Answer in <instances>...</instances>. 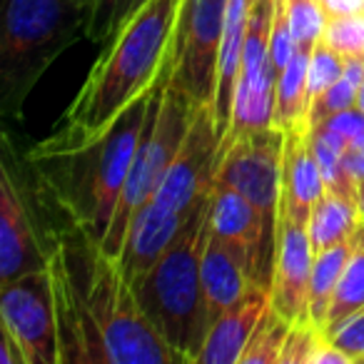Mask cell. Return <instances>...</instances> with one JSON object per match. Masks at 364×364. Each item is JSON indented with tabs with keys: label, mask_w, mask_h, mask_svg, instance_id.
<instances>
[{
	"label": "cell",
	"mask_w": 364,
	"mask_h": 364,
	"mask_svg": "<svg viewBox=\"0 0 364 364\" xmlns=\"http://www.w3.org/2000/svg\"><path fill=\"white\" fill-rule=\"evenodd\" d=\"M182 0H147L110 38L85 82L38 150H63L92 142L160 82L175 46Z\"/></svg>",
	"instance_id": "cell-1"
},
{
	"label": "cell",
	"mask_w": 364,
	"mask_h": 364,
	"mask_svg": "<svg viewBox=\"0 0 364 364\" xmlns=\"http://www.w3.org/2000/svg\"><path fill=\"white\" fill-rule=\"evenodd\" d=\"M152 90L132 102L97 140L63 150L33 147L28 152V162L50 188L60 213L95 245H102L115 218L147 120Z\"/></svg>",
	"instance_id": "cell-2"
},
{
	"label": "cell",
	"mask_w": 364,
	"mask_h": 364,
	"mask_svg": "<svg viewBox=\"0 0 364 364\" xmlns=\"http://www.w3.org/2000/svg\"><path fill=\"white\" fill-rule=\"evenodd\" d=\"M208 213L210 198L195 210L180 237L135 287L142 312L180 362H198L210 332V309L200 272L210 232Z\"/></svg>",
	"instance_id": "cell-3"
},
{
	"label": "cell",
	"mask_w": 364,
	"mask_h": 364,
	"mask_svg": "<svg viewBox=\"0 0 364 364\" xmlns=\"http://www.w3.org/2000/svg\"><path fill=\"white\" fill-rule=\"evenodd\" d=\"M92 0H6L0 33V112L21 117L46 70L87 28Z\"/></svg>",
	"instance_id": "cell-4"
},
{
	"label": "cell",
	"mask_w": 364,
	"mask_h": 364,
	"mask_svg": "<svg viewBox=\"0 0 364 364\" xmlns=\"http://www.w3.org/2000/svg\"><path fill=\"white\" fill-rule=\"evenodd\" d=\"M85 307L100 362L107 364H175L177 354L142 312L137 294L120 274L115 259L100 247L90 255Z\"/></svg>",
	"instance_id": "cell-5"
},
{
	"label": "cell",
	"mask_w": 364,
	"mask_h": 364,
	"mask_svg": "<svg viewBox=\"0 0 364 364\" xmlns=\"http://www.w3.org/2000/svg\"><path fill=\"white\" fill-rule=\"evenodd\" d=\"M195 110H198V105L185 92L170 85V63H167L160 82L152 90L147 120L142 127L140 142H137L130 175H127L125 188H122L120 203H117L115 218H112L110 230L100 245L102 252L115 262L122 252V242H125L132 215L157 193L167 167L172 165L177 150L188 137Z\"/></svg>",
	"instance_id": "cell-6"
},
{
	"label": "cell",
	"mask_w": 364,
	"mask_h": 364,
	"mask_svg": "<svg viewBox=\"0 0 364 364\" xmlns=\"http://www.w3.org/2000/svg\"><path fill=\"white\" fill-rule=\"evenodd\" d=\"M228 6L230 0H182L170 58V85L198 107L215 105Z\"/></svg>",
	"instance_id": "cell-7"
},
{
	"label": "cell",
	"mask_w": 364,
	"mask_h": 364,
	"mask_svg": "<svg viewBox=\"0 0 364 364\" xmlns=\"http://www.w3.org/2000/svg\"><path fill=\"white\" fill-rule=\"evenodd\" d=\"M282 155L284 132L277 127H262L242 135L218 165L215 182L230 185L252 203L262 218L269 252H277L279 195H282Z\"/></svg>",
	"instance_id": "cell-8"
},
{
	"label": "cell",
	"mask_w": 364,
	"mask_h": 364,
	"mask_svg": "<svg viewBox=\"0 0 364 364\" xmlns=\"http://www.w3.org/2000/svg\"><path fill=\"white\" fill-rule=\"evenodd\" d=\"M0 329L18 342L26 364L60 362V329L50 269L28 272L0 284Z\"/></svg>",
	"instance_id": "cell-9"
},
{
	"label": "cell",
	"mask_w": 364,
	"mask_h": 364,
	"mask_svg": "<svg viewBox=\"0 0 364 364\" xmlns=\"http://www.w3.org/2000/svg\"><path fill=\"white\" fill-rule=\"evenodd\" d=\"M218 150L220 132L215 110L213 105H200L195 110L188 137L150 200L175 213L193 215L213 193L215 175H218Z\"/></svg>",
	"instance_id": "cell-10"
},
{
	"label": "cell",
	"mask_w": 364,
	"mask_h": 364,
	"mask_svg": "<svg viewBox=\"0 0 364 364\" xmlns=\"http://www.w3.org/2000/svg\"><path fill=\"white\" fill-rule=\"evenodd\" d=\"M208 223L210 230L235 250L250 279L259 287L272 289L274 255L267 247L262 218L252 208V203L230 185L215 182L210 195Z\"/></svg>",
	"instance_id": "cell-11"
},
{
	"label": "cell",
	"mask_w": 364,
	"mask_h": 364,
	"mask_svg": "<svg viewBox=\"0 0 364 364\" xmlns=\"http://www.w3.org/2000/svg\"><path fill=\"white\" fill-rule=\"evenodd\" d=\"M312 242L309 225L294 223L279 213L277 223V252L272 272V309L289 322L307 319L309 279H312Z\"/></svg>",
	"instance_id": "cell-12"
},
{
	"label": "cell",
	"mask_w": 364,
	"mask_h": 364,
	"mask_svg": "<svg viewBox=\"0 0 364 364\" xmlns=\"http://www.w3.org/2000/svg\"><path fill=\"white\" fill-rule=\"evenodd\" d=\"M48 267L50 255L41 250L31 213L23 203L21 188L13 180L11 162L6 157L0 170V284Z\"/></svg>",
	"instance_id": "cell-13"
},
{
	"label": "cell",
	"mask_w": 364,
	"mask_h": 364,
	"mask_svg": "<svg viewBox=\"0 0 364 364\" xmlns=\"http://www.w3.org/2000/svg\"><path fill=\"white\" fill-rule=\"evenodd\" d=\"M190 218L193 215L175 213L155 200H147L145 205L135 210L125 242H122V252L117 257L120 274L132 289L145 279V274L155 267L157 259L180 237Z\"/></svg>",
	"instance_id": "cell-14"
},
{
	"label": "cell",
	"mask_w": 364,
	"mask_h": 364,
	"mask_svg": "<svg viewBox=\"0 0 364 364\" xmlns=\"http://www.w3.org/2000/svg\"><path fill=\"white\" fill-rule=\"evenodd\" d=\"M324 193V177L312 150L309 130L299 127L284 135L282 155V195L279 213L294 223L309 225L312 208Z\"/></svg>",
	"instance_id": "cell-15"
},
{
	"label": "cell",
	"mask_w": 364,
	"mask_h": 364,
	"mask_svg": "<svg viewBox=\"0 0 364 364\" xmlns=\"http://www.w3.org/2000/svg\"><path fill=\"white\" fill-rule=\"evenodd\" d=\"M269 309H272L269 289L259 284L250 287V292L232 309L213 322L198 364H240V357L247 349L255 329Z\"/></svg>",
	"instance_id": "cell-16"
},
{
	"label": "cell",
	"mask_w": 364,
	"mask_h": 364,
	"mask_svg": "<svg viewBox=\"0 0 364 364\" xmlns=\"http://www.w3.org/2000/svg\"><path fill=\"white\" fill-rule=\"evenodd\" d=\"M200 272H203V289L210 309V327L215 319H220L228 309H232L250 292V287H255L235 250L223 237H218L213 230L205 240Z\"/></svg>",
	"instance_id": "cell-17"
},
{
	"label": "cell",
	"mask_w": 364,
	"mask_h": 364,
	"mask_svg": "<svg viewBox=\"0 0 364 364\" xmlns=\"http://www.w3.org/2000/svg\"><path fill=\"white\" fill-rule=\"evenodd\" d=\"M252 0H230L228 21H225L223 43H220V68H218V92H215V122H218L220 140L225 137L232 117L235 87H237L240 65H242L245 36H247V21Z\"/></svg>",
	"instance_id": "cell-18"
},
{
	"label": "cell",
	"mask_w": 364,
	"mask_h": 364,
	"mask_svg": "<svg viewBox=\"0 0 364 364\" xmlns=\"http://www.w3.org/2000/svg\"><path fill=\"white\" fill-rule=\"evenodd\" d=\"M362 223L359 218L357 200L339 190L324 188L322 198L314 203L312 215H309V242L312 252H322L334 245H342L352 237L357 225Z\"/></svg>",
	"instance_id": "cell-19"
},
{
	"label": "cell",
	"mask_w": 364,
	"mask_h": 364,
	"mask_svg": "<svg viewBox=\"0 0 364 364\" xmlns=\"http://www.w3.org/2000/svg\"><path fill=\"white\" fill-rule=\"evenodd\" d=\"M309 58L312 53L297 50L294 48L292 60L287 63L277 77L274 87V117L272 125L282 130L284 135L292 130L304 127L307 117V73H309Z\"/></svg>",
	"instance_id": "cell-20"
},
{
	"label": "cell",
	"mask_w": 364,
	"mask_h": 364,
	"mask_svg": "<svg viewBox=\"0 0 364 364\" xmlns=\"http://www.w3.org/2000/svg\"><path fill=\"white\" fill-rule=\"evenodd\" d=\"M349 255H352V240L314 255L312 279H309V302H307V322H312L314 327L324 329V324H327L329 307H332L337 284L349 262Z\"/></svg>",
	"instance_id": "cell-21"
},
{
	"label": "cell",
	"mask_w": 364,
	"mask_h": 364,
	"mask_svg": "<svg viewBox=\"0 0 364 364\" xmlns=\"http://www.w3.org/2000/svg\"><path fill=\"white\" fill-rule=\"evenodd\" d=\"M349 240H352V255H349V262L337 284V292H334L332 307L327 314V324L322 329L327 337L344 319L364 309V220L357 225Z\"/></svg>",
	"instance_id": "cell-22"
},
{
	"label": "cell",
	"mask_w": 364,
	"mask_h": 364,
	"mask_svg": "<svg viewBox=\"0 0 364 364\" xmlns=\"http://www.w3.org/2000/svg\"><path fill=\"white\" fill-rule=\"evenodd\" d=\"M289 327H292L289 319H284L279 312L269 309L262 317V322L257 324V329H255L247 349L240 357V364H279Z\"/></svg>",
	"instance_id": "cell-23"
},
{
	"label": "cell",
	"mask_w": 364,
	"mask_h": 364,
	"mask_svg": "<svg viewBox=\"0 0 364 364\" xmlns=\"http://www.w3.org/2000/svg\"><path fill=\"white\" fill-rule=\"evenodd\" d=\"M145 3L147 0H92L85 36L92 43L105 46Z\"/></svg>",
	"instance_id": "cell-24"
},
{
	"label": "cell",
	"mask_w": 364,
	"mask_h": 364,
	"mask_svg": "<svg viewBox=\"0 0 364 364\" xmlns=\"http://www.w3.org/2000/svg\"><path fill=\"white\" fill-rule=\"evenodd\" d=\"M289 26H292L294 48L312 53L314 46L322 41L324 28L329 23V13L322 0H287Z\"/></svg>",
	"instance_id": "cell-25"
},
{
	"label": "cell",
	"mask_w": 364,
	"mask_h": 364,
	"mask_svg": "<svg viewBox=\"0 0 364 364\" xmlns=\"http://www.w3.org/2000/svg\"><path fill=\"white\" fill-rule=\"evenodd\" d=\"M344 75V55L319 41L309 58V73H307V110L324 90L334 85Z\"/></svg>",
	"instance_id": "cell-26"
},
{
	"label": "cell",
	"mask_w": 364,
	"mask_h": 364,
	"mask_svg": "<svg viewBox=\"0 0 364 364\" xmlns=\"http://www.w3.org/2000/svg\"><path fill=\"white\" fill-rule=\"evenodd\" d=\"M349 107H357V85L349 82L347 77H339L329 90H324L317 100L309 105L307 117H304V130H314L317 125H322L327 117L337 115Z\"/></svg>",
	"instance_id": "cell-27"
},
{
	"label": "cell",
	"mask_w": 364,
	"mask_h": 364,
	"mask_svg": "<svg viewBox=\"0 0 364 364\" xmlns=\"http://www.w3.org/2000/svg\"><path fill=\"white\" fill-rule=\"evenodd\" d=\"M322 43H327L339 55H364V13L329 16Z\"/></svg>",
	"instance_id": "cell-28"
},
{
	"label": "cell",
	"mask_w": 364,
	"mask_h": 364,
	"mask_svg": "<svg viewBox=\"0 0 364 364\" xmlns=\"http://www.w3.org/2000/svg\"><path fill=\"white\" fill-rule=\"evenodd\" d=\"M324 339H327V334L319 327H314L312 322H307V319L292 322L287 339H284L279 364H312L314 354L324 344Z\"/></svg>",
	"instance_id": "cell-29"
},
{
	"label": "cell",
	"mask_w": 364,
	"mask_h": 364,
	"mask_svg": "<svg viewBox=\"0 0 364 364\" xmlns=\"http://www.w3.org/2000/svg\"><path fill=\"white\" fill-rule=\"evenodd\" d=\"M292 55H294V36H292V26H289L287 0H277V6H274L272 38H269V58H272L277 77L287 68V63L292 60Z\"/></svg>",
	"instance_id": "cell-30"
},
{
	"label": "cell",
	"mask_w": 364,
	"mask_h": 364,
	"mask_svg": "<svg viewBox=\"0 0 364 364\" xmlns=\"http://www.w3.org/2000/svg\"><path fill=\"white\" fill-rule=\"evenodd\" d=\"M327 339L342 349L352 362H364V309L344 319Z\"/></svg>",
	"instance_id": "cell-31"
},
{
	"label": "cell",
	"mask_w": 364,
	"mask_h": 364,
	"mask_svg": "<svg viewBox=\"0 0 364 364\" xmlns=\"http://www.w3.org/2000/svg\"><path fill=\"white\" fill-rule=\"evenodd\" d=\"M322 125L337 130L339 135L347 140L349 150H359V147H364V112L359 110V107H349V110L337 112V115L327 117Z\"/></svg>",
	"instance_id": "cell-32"
},
{
	"label": "cell",
	"mask_w": 364,
	"mask_h": 364,
	"mask_svg": "<svg viewBox=\"0 0 364 364\" xmlns=\"http://www.w3.org/2000/svg\"><path fill=\"white\" fill-rule=\"evenodd\" d=\"M344 170H347V175L352 177V182L359 188V182H364V147L344 152Z\"/></svg>",
	"instance_id": "cell-33"
},
{
	"label": "cell",
	"mask_w": 364,
	"mask_h": 364,
	"mask_svg": "<svg viewBox=\"0 0 364 364\" xmlns=\"http://www.w3.org/2000/svg\"><path fill=\"white\" fill-rule=\"evenodd\" d=\"M329 16H357L364 13V0H322Z\"/></svg>",
	"instance_id": "cell-34"
},
{
	"label": "cell",
	"mask_w": 364,
	"mask_h": 364,
	"mask_svg": "<svg viewBox=\"0 0 364 364\" xmlns=\"http://www.w3.org/2000/svg\"><path fill=\"white\" fill-rule=\"evenodd\" d=\"M0 362L3 364H26L23 349L18 347V342L6 332V329H3V344H0Z\"/></svg>",
	"instance_id": "cell-35"
},
{
	"label": "cell",
	"mask_w": 364,
	"mask_h": 364,
	"mask_svg": "<svg viewBox=\"0 0 364 364\" xmlns=\"http://www.w3.org/2000/svg\"><path fill=\"white\" fill-rule=\"evenodd\" d=\"M357 208H359V218L364 220V182H359L357 188Z\"/></svg>",
	"instance_id": "cell-36"
},
{
	"label": "cell",
	"mask_w": 364,
	"mask_h": 364,
	"mask_svg": "<svg viewBox=\"0 0 364 364\" xmlns=\"http://www.w3.org/2000/svg\"><path fill=\"white\" fill-rule=\"evenodd\" d=\"M357 107H359V110L364 112V82H362V85L357 87Z\"/></svg>",
	"instance_id": "cell-37"
}]
</instances>
